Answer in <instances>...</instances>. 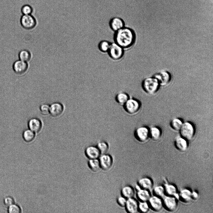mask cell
<instances>
[{"instance_id": "21", "label": "cell", "mask_w": 213, "mask_h": 213, "mask_svg": "<svg viewBox=\"0 0 213 213\" xmlns=\"http://www.w3.org/2000/svg\"><path fill=\"white\" fill-rule=\"evenodd\" d=\"M163 186L166 195L173 196L179 199L178 190L175 185L172 184L165 183Z\"/></svg>"}, {"instance_id": "14", "label": "cell", "mask_w": 213, "mask_h": 213, "mask_svg": "<svg viewBox=\"0 0 213 213\" xmlns=\"http://www.w3.org/2000/svg\"><path fill=\"white\" fill-rule=\"evenodd\" d=\"M101 168L104 171L109 169L112 166L113 159L110 155L106 153L102 154L99 158Z\"/></svg>"}, {"instance_id": "19", "label": "cell", "mask_w": 213, "mask_h": 213, "mask_svg": "<svg viewBox=\"0 0 213 213\" xmlns=\"http://www.w3.org/2000/svg\"><path fill=\"white\" fill-rule=\"evenodd\" d=\"M192 191L189 189L185 188L178 193L179 199L185 203L190 202L192 199Z\"/></svg>"}, {"instance_id": "12", "label": "cell", "mask_w": 213, "mask_h": 213, "mask_svg": "<svg viewBox=\"0 0 213 213\" xmlns=\"http://www.w3.org/2000/svg\"><path fill=\"white\" fill-rule=\"evenodd\" d=\"M148 202L150 209L154 211H160L163 207L162 198L156 196H151Z\"/></svg>"}, {"instance_id": "18", "label": "cell", "mask_w": 213, "mask_h": 213, "mask_svg": "<svg viewBox=\"0 0 213 213\" xmlns=\"http://www.w3.org/2000/svg\"><path fill=\"white\" fill-rule=\"evenodd\" d=\"M124 22L120 17H115L110 20L109 25L111 29L116 31L124 27Z\"/></svg>"}, {"instance_id": "24", "label": "cell", "mask_w": 213, "mask_h": 213, "mask_svg": "<svg viewBox=\"0 0 213 213\" xmlns=\"http://www.w3.org/2000/svg\"><path fill=\"white\" fill-rule=\"evenodd\" d=\"M137 191V196L140 201H148L151 196L149 190L140 188Z\"/></svg>"}, {"instance_id": "28", "label": "cell", "mask_w": 213, "mask_h": 213, "mask_svg": "<svg viewBox=\"0 0 213 213\" xmlns=\"http://www.w3.org/2000/svg\"><path fill=\"white\" fill-rule=\"evenodd\" d=\"M18 56L19 60L28 62L31 60L32 55L29 51L26 49H23L19 51Z\"/></svg>"}, {"instance_id": "7", "label": "cell", "mask_w": 213, "mask_h": 213, "mask_svg": "<svg viewBox=\"0 0 213 213\" xmlns=\"http://www.w3.org/2000/svg\"><path fill=\"white\" fill-rule=\"evenodd\" d=\"M20 22L23 28L27 30L33 29L37 25L36 18L31 14L22 15L20 18Z\"/></svg>"}, {"instance_id": "37", "label": "cell", "mask_w": 213, "mask_h": 213, "mask_svg": "<svg viewBox=\"0 0 213 213\" xmlns=\"http://www.w3.org/2000/svg\"><path fill=\"white\" fill-rule=\"evenodd\" d=\"M3 202L5 205L8 206L14 203V199L12 196H10L6 197L4 199Z\"/></svg>"}, {"instance_id": "36", "label": "cell", "mask_w": 213, "mask_h": 213, "mask_svg": "<svg viewBox=\"0 0 213 213\" xmlns=\"http://www.w3.org/2000/svg\"><path fill=\"white\" fill-rule=\"evenodd\" d=\"M21 211L19 206L14 203L8 206V212L9 213H20Z\"/></svg>"}, {"instance_id": "39", "label": "cell", "mask_w": 213, "mask_h": 213, "mask_svg": "<svg viewBox=\"0 0 213 213\" xmlns=\"http://www.w3.org/2000/svg\"><path fill=\"white\" fill-rule=\"evenodd\" d=\"M191 197L192 199L195 200H197L199 197L198 193L196 191H192Z\"/></svg>"}, {"instance_id": "5", "label": "cell", "mask_w": 213, "mask_h": 213, "mask_svg": "<svg viewBox=\"0 0 213 213\" xmlns=\"http://www.w3.org/2000/svg\"><path fill=\"white\" fill-rule=\"evenodd\" d=\"M133 136L138 142H146L150 138L149 128L146 126H139L134 130Z\"/></svg>"}, {"instance_id": "6", "label": "cell", "mask_w": 213, "mask_h": 213, "mask_svg": "<svg viewBox=\"0 0 213 213\" xmlns=\"http://www.w3.org/2000/svg\"><path fill=\"white\" fill-rule=\"evenodd\" d=\"M124 49L115 42L110 43L107 51L109 56L114 60L121 58L124 54Z\"/></svg>"}, {"instance_id": "1", "label": "cell", "mask_w": 213, "mask_h": 213, "mask_svg": "<svg viewBox=\"0 0 213 213\" xmlns=\"http://www.w3.org/2000/svg\"><path fill=\"white\" fill-rule=\"evenodd\" d=\"M114 39V42L123 49L129 48L135 42L136 36L132 29L124 27L115 31Z\"/></svg>"}, {"instance_id": "17", "label": "cell", "mask_w": 213, "mask_h": 213, "mask_svg": "<svg viewBox=\"0 0 213 213\" xmlns=\"http://www.w3.org/2000/svg\"><path fill=\"white\" fill-rule=\"evenodd\" d=\"M85 153L89 159L99 158L101 155L97 146L94 145L87 147L85 150Z\"/></svg>"}, {"instance_id": "3", "label": "cell", "mask_w": 213, "mask_h": 213, "mask_svg": "<svg viewBox=\"0 0 213 213\" xmlns=\"http://www.w3.org/2000/svg\"><path fill=\"white\" fill-rule=\"evenodd\" d=\"M123 106L124 110L127 114L133 115L137 114L140 111L142 104L138 99L130 97Z\"/></svg>"}, {"instance_id": "38", "label": "cell", "mask_w": 213, "mask_h": 213, "mask_svg": "<svg viewBox=\"0 0 213 213\" xmlns=\"http://www.w3.org/2000/svg\"><path fill=\"white\" fill-rule=\"evenodd\" d=\"M127 199L121 196H119L117 199V201L118 204L121 207H125Z\"/></svg>"}, {"instance_id": "29", "label": "cell", "mask_w": 213, "mask_h": 213, "mask_svg": "<svg viewBox=\"0 0 213 213\" xmlns=\"http://www.w3.org/2000/svg\"><path fill=\"white\" fill-rule=\"evenodd\" d=\"M88 164L89 168L93 171H98L101 168L99 158L89 159Z\"/></svg>"}, {"instance_id": "16", "label": "cell", "mask_w": 213, "mask_h": 213, "mask_svg": "<svg viewBox=\"0 0 213 213\" xmlns=\"http://www.w3.org/2000/svg\"><path fill=\"white\" fill-rule=\"evenodd\" d=\"M138 201L133 197L127 199L125 205L127 211L129 213H136L138 211Z\"/></svg>"}, {"instance_id": "11", "label": "cell", "mask_w": 213, "mask_h": 213, "mask_svg": "<svg viewBox=\"0 0 213 213\" xmlns=\"http://www.w3.org/2000/svg\"><path fill=\"white\" fill-rule=\"evenodd\" d=\"M153 76L157 79L161 86H165L168 85L172 80L171 74L166 70H162L156 73Z\"/></svg>"}, {"instance_id": "4", "label": "cell", "mask_w": 213, "mask_h": 213, "mask_svg": "<svg viewBox=\"0 0 213 213\" xmlns=\"http://www.w3.org/2000/svg\"><path fill=\"white\" fill-rule=\"evenodd\" d=\"M180 136L188 141L194 137L196 132L195 125L190 121L184 122L179 131Z\"/></svg>"}, {"instance_id": "27", "label": "cell", "mask_w": 213, "mask_h": 213, "mask_svg": "<svg viewBox=\"0 0 213 213\" xmlns=\"http://www.w3.org/2000/svg\"><path fill=\"white\" fill-rule=\"evenodd\" d=\"M183 121L181 119L179 118H175L173 119L170 123V125L171 128L173 130L179 131L181 128Z\"/></svg>"}, {"instance_id": "10", "label": "cell", "mask_w": 213, "mask_h": 213, "mask_svg": "<svg viewBox=\"0 0 213 213\" xmlns=\"http://www.w3.org/2000/svg\"><path fill=\"white\" fill-rule=\"evenodd\" d=\"M27 126L28 128L37 134L42 130L43 123L40 119L37 117H32L28 120Z\"/></svg>"}, {"instance_id": "13", "label": "cell", "mask_w": 213, "mask_h": 213, "mask_svg": "<svg viewBox=\"0 0 213 213\" xmlns=\"http://www.w3.org/2000/svg\"><path fill=\"white\" fill-rule=\"evenodd\" d=\"M12 68L16 74L21 75L25 73L28 70L29 65L28 62L20 60L15 61L13 63Z\"/></svg>"}, {"instance_id": "2", "label": "cell", "mask_w": 213, "mask_h": 213, "mask_svg": "<svg viewBox=\"0 0 213 213\" xmlns=\"http://www.w3.org/2000/svg\"><path fill=\"white\" fill-rule=\"evenodd\" d=\"M143 91L149 95H153L159 90L161 85L157 79L153 76L144 79L141 83Z\"/></svg>"}, {"instance_id": "30", "label": "cell", "mask_w": 213, "mask_h": 213, "mask_svg": "<svg viewBox=\"0 0 213 213\" xmlns=\"http://www.w3.org/2000/svg\"><path fill=\"white\" fill-rule=\"evenodd\" d=\"M153 195L160 197L163 198L165 195V192L163 186L158 185L155 186L153 191Z\"/></svg>"}, {"instance_id": "20", "label": "cell", "mask_w": 213, "mask_h": 213, "mask_svg": "<svg viewBox=\"0 0 213 213\" xmlns=\"http://www.w3.org/2000/svg\"><path fill=\"white\" fill-rule=\"evenodd\" d=\"M138 185L141 189L150 190L153 187V182L150 178L144 177L138 180Z\"/></svg>"}, {"instance_id": "23", "label": "cell", "mask_w": 213, "mask_h": 213, "mask_svg": "<svg viewBox=\"0 0 213 213\" xmlns=\"http://www.w3.org/2000/svg\"><path fill=\"white\" fill-rule=\"evenodd\" d=\"M162 131L161 128L157 126H154L149 128L150 138L154 141H157L161 138Z\"/></svg>"}, {"instance_id": "25", "label": "cell", "mask_w": 213, "mask_h": 213, "mask_svg": "<svg viewBox=\"0 0 213 213\" xmlns=\"http://www.w3.org/2000/svg\"><path fill=\"white\" fill-rule=\"evenodd\" d=\"M36 134L29 129H26L23 130L22 133L23 139L27 143L33 142L35 139Z\"/></svg>"}, {"instance_id": "8", "label": "cell", "mask_w": 213, "mask_h": 213, "mask_svg": "<svg viewBox=\"0 0 213 213\" xmlns=\"http://www.w3.org/2000/svg\"><path fill=\"white\" fill-rule=\"evenodd\" d=\"M162 199L163 207L167 211L173 212L177 209L178 199L171 196L165 195Z\"/></svg>"}, {"instance_id": "32", "label": "cell", "mask_w": 213, "mask_h": 213, "mask_svg": "<svg viewBox=\"0 0 213 213\" xmlns=\"http://www.w3.org/2000/svg\"><path fill=\"white\" fill-rule=\"evenodd\" d=\"M110 43L109 41L106 40L101 41L98 44V48L102 52H107L109 48Z\"/></svg>"}, {"instance_id": "35", "label": "cell", "mask_w": 213, "mask_h": 213, "mask_svg": "<svg viewBox=\"0 0 213 213\" xmlns=\"http://www.w3.org/2000/svg\"><path fill=\"white\" fill-rule=\"evenodd\" d=\"M21 11L22 15H31L33 12V8L29 5L24 4L21 8Z\"/></svg>"}, {"instance_id": "15", "label": "cell", "mask_w": 213, "mask_h": 213, "mask_svg": "<svg viewBox=\"0 0 213 213\" xmlns=\"http://www.w3.org/2000/svg\"><path fill=\"white\" fill-rule=\"evenodd\" d=\"M174 144L176 148L181 152L186 151L189 146L188 141L181 136L175 138Z\"/></svg>"}, {"instance_id": "9", "label": "cell", "mask_w": 213, "mask_h": 213, "mask_svg": "<svg viewBox=\"0 0 213 213\" xmlns=\"http://www.w3.org/2000/svg\"><path fill=\"white\" fill-rule=\"evenodd\" d=\"M65 110V107L62 103L55 102L50 105L49 114L53 118H58L62 115Z\"/></svg>"}, {"instance_id": "26", "label": "cell", "mask_w": 213, "mask_h": 213, "mask_svg": "<svg viewBox=\"0 0 213 213\" xmlns=\"http://www.w3.org/2000/svg\"><path fill=\"white\" fill-rule=\"evenodd\" d=\"M121 194L122 196L127 199L132 198L134 195V190L130 186H125L122 188L121 190Z\"/></svg>"}, {"instance_id": "33", "label": "cell", "mask_w": 213, "mask_h": 213, "mask_svg": "<svg viewBox=\"0 0 213 213\" xmlns=\"http://www.w3.org/2000/svg\"><path fill=\"white\" fill-rule=\"evenodd\" d=\"M150 208L148 201H140L138 204V211L143 213L148 212Z\"/></svg>"}, {"instance_id": "34", "label": "cell", "mask_w": 213, "mask_h": 213, "mask_svg": "<svg viewBox=\"0 0 213 213\" xmlns=\"http://www.w3.org/2000/svg\"><path fill=\"white\" fill-rule=\"evenodd\" d=\"M39 110L41 114L47 115L50 113V105L46 103L41 104L39 107Z\"/></svg>"}, {"instance_id": "22", "label": "cell", "mask_w": 213, "mask_h": 213, "mask_svg": "<svg viewBox=\"0 0 213 213\" xmlns=\"http://www.w3.org/2000/svg\"><path fill=\"white\" fill-rule=\"evenodd\" d=\"M130 98V96L127 92L120 91L116 94L114 99L115 101L119 104L123 106Z\"/></svg>"}, {"instance_id": "31", "label": "cell", "mask_w": 213, "mask_h": 213, "mask_svg": "<svg viewBox=\"0 0 213 213\" xmlns=\"http://www.w3.org/2000/svg\"><path fill=\"white\" fill-rule=\"evenodd\" d=\"M97 147L100 151L101 154L106 153L108 150L109 145L105 141H100L97 143Z\"/></svg>"}]
</instances>
